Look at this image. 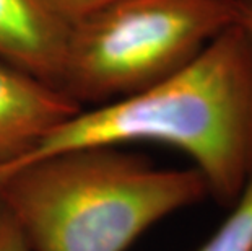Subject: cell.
Returning a JSON list of instances; mask_svg holds the SVG:
<instances>
[{"label": "cell", "mask_w": 252, "mask_h": 251, "mask_svg": "<svg viewBox=\"0 0 252 251\" xmlns=\"http://www.w3.org/2000/svg\"><path fill=\"white\" fill-rule=\"evenodd\" d=\"M47 2L62 18H65L68 23L73 25L78 20L88 17L96 10L106 7L116 0H47Z\"/></svg>", "instance_id": "7"}, {"label": "cell", "mask_w": 252, "mask_h": 251, "mask_svg": "<svg viewBox=\"0 0 252 251\" xmlns=\"http://www.w3.org/2000/svg\"><path fill=\"white\" fill-rule=\"evenodd\" d=\"M159 143L182 152L208 197L231 207L252 178V36L231 25L173 75L137 93L83 108L28 157L91 147ZM0 173V175H3Z\"/></svg>", "instance_id": "1"}, {"label": "cell", "mask_w": 252, "mask_h": 251, "mask_svg": "<svg viewBox=\"0 0 252 251\" xmlns=\"http://www.w3.org/2000/svg\"><path fill=\"white\" fill-rule=\"evenodd\" d=\"M208 197L190 168H158L121 147L49 155L0 175V202L30 251H127Z\"/></svg>", "instance_id": "2"}, {"label": "cell", "mask_w": 252, "mask_h": 251, "mask_svg": "<svg viewBox=\"0 0 252 251\" xmlns=\"http://www.w3.org/2000/svg\"><path fill=\"white\" fill-rule=\"evenodd\" d=\"M234 23V0H116L72 25L61 90L83 108L137 93Z\"/></svg>", "instance_id": "3"}, {"label": "cell", "mask_w": 252, "mask_h": 251, "mask_svg": "<svg viewBox=\"0 0 252 251\" xmlns=\"http://www.w3.org/2000/svg\"><path fill=\"white\" fill-rule=\"evenodd\" d=\"M82 109L63 90L0 62V173Z\"/></svg>", "instance_id": "4"}, {"label": "cell", "mask_w": 252, "mask_h": 251, "mask_svg": "<svg viewBox=\"0 0 252 251\" xmlns=\"http://www.w3.org/2000/svg\"><path fill=\"white\" fill-rule=\"evenodd\" d=\"M236 23L252 36V0H234Z\"/></svg>", "instance_id": "9"}, {"label": "cell", "mask_w": 252, "mask_h": 251, "mask_svg": "<svg viewBox=\"0 0 252 251\" xmlns=\"http://www.w3.org/2000/svg\"><path fill=\"white\" fill-rule=\"evenodd\" d=\"M0 251H30L2 202H0Z\"/></svg>", "instance_id": "8"}, {"label": "cell", "mask_w": 252, "mask_h": 251, "mask_svg": "<svg viewBox=\"0 0 252 251\" xmlns=\"http://www.w3.org/2000/svg\"><path fill=\"white\" fill-rule=\"evenodd\" d=\"M70 30L47 0H0V62L61 88Z\"/></svg>", "instance_id": "5"}, {"label": "cell", "mask_w": 252, "mask_h": 251, "mask_svg": "<svg viewBox=\"0 0 252 251\" xmlns=\"http://www.w3.org/2000/svg\"><path fill=\"white\" fill-rule=\"evenodd\" d=\"M220 227L194 251H252V178Z\"/></svg>", "instance_id": "6"}]
</instances>
